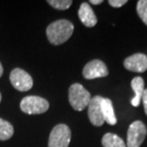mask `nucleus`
Here are the masks:
<instances>
[{"mask_svg": "<svg viewBox=\"0 0 147 147\" xmlns=\"http://www.w3.org/2000/svg\"><path fill=\"white\" fill-rule=\"evenodd\" d=\"M69 102L76 111H82L88 107L91 99V94L79 83H74L69 88Z\"/></svg>", "mask_w": 147, "mask_h": 147, "instance_id": "f03ea898", "label": "nucleus"}, {"mask_svg": "<svg viewBox=\"0 0 147 147\" xmlns=\"http://www.w3.org/2000/svg\"><path fill=\"white\" fill-rule=\"evenodd\" d=\"M131 87L135 92V96L131 99V104L134 107H138L142 100L143 92H144V81L140 76H136L131 82Z\"/></svg>", "mask_w": 147, "mask_h": 147, "instance_id": "9b49d317", "label": "nucleus"}, {"mask_svg": "<svg viewBox=\"0 0 147 147\" xmlns=\"http://www.w3.org/2000/svg\"><path fill=\"white\" fill-rule=\"evenodd\" d=\"M137 13L143 23L147 25V0H140L137 3Z\"/></svg>", "mask_w": 147, "mask_h": 147, "instance_id": "dca6fc26", "label": "nucleus"}, {"mask_svg": "<svg viewBox=\"0 0 147 147\" xmlns=\"http://www.w3.org/2000/svg\"><path fill=\"white\" fill-rule=\"evenodd\" d=\"M71 142V130L69 126L60 123L55 125L49 137L48 147H68Z\"/></svg>", "mask_w": 147, "mask_h": 147, "instance_id": "20e7f679", "label": "nucleus"}, {"mask_svg": "<svg viewBox=\"0 0 147 147\" xmlns=\"http://www.w3.org/2000/svg\"><path fill=\"white\" fill-rule=\"evenodd\" d=\"M101 111L102 116H103L104 121H106L108 124L115 125L117 123V117L115 115L113 103L110 98H103L101 101Z\"/></svg>", "mask_w": 147, "mask_h": 147, "instance_id": "f8f14e48", "label": "nucleus"}, {"mask_svg": "<svg viewBox=\"0 0 147 147\" xmlns=\"http://www.w3.org/2000/svg\"><path fill=\"white\" fill-rule=\"evenodd\" d=\"M1 98H2V96H1V93H0V102H1Z\"/></svg>", "mask_w": 147, "mask_h": 147, "instance_id": "412c9836", "label": "nucleus"}, {"mask_svg": "<svg viewBox=\"0 0 147 147\" xmlns=\"http://www.w3.org/2000/svg\"><path fill=\"white\" fill-rule=\"evenodd\" d=\"M103 2L102 0H91L90 3L91 4H94V5H98V4H101Z\"/></svg>", "mask_w": 147, "mask_h": 147, "instance_id": "6ab92c4d", "label": "nucleus"}, {"mask_svg": "<svg viewBox=\"0 0 147 147\" xmlns=\"http://www.w3.org/2000/svg\"><path fill=\"white\" fill-rule=\"evenodd\" d=\"M50 104L47 99L38 96H28L22 98L20 109L28 115H39L48 111Z\"/></svg>", "mask_w": 147, "mask_h": 147, "instance_id": "7ed1b4c3", "label": "nucleus"}, {"mask_svg": "<svg viewBox=\"0 0 147 147\" xmlns=\"http://www.w3.org/2000/svg\"><path fill=\"white\" fill-rule=\"evenodd\" d=\"M123 65L129 71L143 73L147 70V57L144 54L138 53V54L126 57Z\"/></svg>", "mask_w": 147, "mask_h": 147, "instance_id": "1a4fd4ad", "label": "nucleus"}, {"mask_svg": "<svg viewBox=\"0 0 147 147\" xmlns=\"http://www.w3.org/2000/svg\"><path fill=\"white\" fill-rule=\"evenodd\" d=\"M147 128L140 120H136L129 126L127 132V147H140L144 142Z\"/></svg>", "mask_w": 147, "mask_h": 147, "instance_id": "39448f33", "label": "nucleus"}, {"mask_svg": "<svg viewBox=\"0 0 147 147\" xmlns=\"http://www.w3.org/2000/svg\"><path fill=\"white\" fill-rule=\"evenodd\" d=\"M103 147H126L125 142L120 137L113 133L105 134L101 140Z\"/></svg>", "mask_w": 147, "mask_h": 147, "instance_id": "ddd939ff", "label": "nucleus"}, {"mask_svg": "<svg viewBox=\"0 0 147 147\" xmlns=\"http://www.w3.org/2000/svg\"><path fill=\"white\" fill-rule=\"evenodd\" d=\"M108 69L103 61L99 59H94L88 62L84 66L82 75L86 79H95L98 78H105L108 76Z\"/></svg>", "mask_w": 147, "mask_h": 147, "instance_id": "0eeeda50", "label": "nucleus"}, {"mask_svg": "<svg viewBox=\"0 0 147 147\" xmlns=\"http://www.w3.org/2000/svg\"><path fill=\"white\" fill-rule=\"evenodd\" d=\"M74 33V24L67 19H59L51 23L46 29L47 38L53 45L66 42Z\"/></svg>", "mask_w": 147, "mask_h": 147, "instance_id": "f257e3e1", "label": "nucleus"}, {"mask_svg": "<svg viewBox=\"0 0 147 147\" xmlns=\"http://www.w3.org/2000/svg\"><path fill=\"white\" fill-rule=\"evenodd\" d=\"M78 17L82 24L89 28L94 27L98 23V18H96L93 9L86 2H83L79 7Z\"/></svg>", "mask_w": 147, "mask_h": 147, "instance_id": "9d476101", "label": "nucleus"}, {"mask_svg": "<svg viewBox=\"0 0 147 147\" xmlns=\"http://www.w3.org/2000/svg\"><path fill=\"white\" fill-rule=\"evenodd\" d=\"M10 81L11 85L20 92H27L34 85L33 78L30 74L20 68H14L10 74Z\"/></svg>", "mask_w": 147, "mask_h": 147, "instance_id": "423d86ee", "label": "nucleus"}, {"mask_svg": "<svg viewBox=\"0 0 147 147\" xmlns=\"http://www.w3.org/2000/svg\"><path fill=\"white\" fill-rule=\"evenodd\" d=\"M142 99V102H143V106H144V112L147 115V89L144 90V92H143Z\"/></svg>", "mask_w": 147, "mask_h": 147, "instance_id": "a211bd4d", "label": "nucleus"}, {"mask_svg": "<svg viewBox=\"0 0 147 147\" xmlns=\"http://www.w3.org/2000/svg\"><path fill=\"white\" fill-rule=\"evenodd\" d=\"M2 75H3V66H2L1 62H0V78L2 76Z\"/></svg>", "mask_w": 147, "mask_h": 147, "instance_id": "aec40b11", "label": "nucleus"}, {"mask_svg": "<svg viewBox=\"0 0 147 147\" xmlns=\"http://www.w3.org/2000/svg\"><path fill=\"white\" fill-rule=\"evenodd\" d=\"M109 4L114 8H119L122 7L123 5L127 3V0H109Z\"/></svg>", "mask_w": 147, "mask_h": 147, "instance_id": "f3484780", "label": "nucleus"}, {"mask_svg": "<svg viewBox=\"0 0 147 147\" xmlns=\"http://www.w3.org/2000/svg\"><path fill=\"white\" fill-rule=\"evenodd\" d=\"M48 4L57 10H67L73 4L72 0H48Z\"/></svg>", "mask_w": 147, "mask_h": 147, "instance_id": "2eb2a0df", "label": "nucleus"}, {"mask_svg": "<svg viewBox=\"0 0 147 147\" xmlns=\"http://www.w3.org/2000/svg\"><path fill=\"white\" fill-rule=\"evenodd\" d=\"M102 99H103L102 96H96L92 98L88 105V117H89L90 122L95 126H101L104 123L101 111Z\"/></svg>", "mask_w": 147, "mask_h": 147, "instance_id": "6e6552de", "label": "nucleus"}, {"mask_svg": "<svg viewBox=\"0 0 147 147\" xmlns=\"http://www.w3.org/2000/svg\"><path fill=\"white\" fill-rule=\"evenodd\" d=\"M13 135V126L7 120L0 119V140H7Z\"/></svg>", "mask_w": 147, "mask_h": 147, "instance_id": "4468645a", "label": "nucleus"}]
</instances>
